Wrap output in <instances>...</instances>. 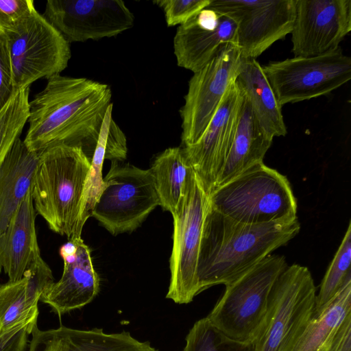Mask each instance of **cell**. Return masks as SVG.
Here are the masks:
<instances>
[{
    "label": "cell",
    "instance_id": "19",
    "mask_svg": "<svg viewBox=\"0 0 351 351\" xmlns=\"http://www.w3.org/2000/svg\"><path fill=\"white\" fill-rule=\"evenodd\" d=\"M53 282L50 267L40 258L21 279L0 285V335L19 325L37 322L38 302Z\"/></svg>",
    "mask_w": 351,
    "mask_h": 351
},
{
    "label": "cell",
    "instance_id": "10",
    "mask_svg": "<svg viewBox=\"0 0 351 351\" xmlns=\"http://www.w3.org/2000/svg\"><path fill=\"white\" fill-rule=\"evenodd\" d=\"M279 104L330 94L351 79V58L341 49L310 57H294L262 66Z\"/></svg>",
    "mask_w": 351,
    "mask_h": 351
},
{
    "label": "cell",
    "instance_id": "3",
    "mask_svg": "<svg viewBox=\"0 0 351 351\" xmlns=\"http://www.w3.org/2000/svg\"><path fill=\"white\" fill-rule=\"evenodd\" d=\"M91 161L82 149L58 144L39 153L32 185L36 214L56 233L69 240L81 238L84 198Z\"/></svg>",
    "mask_w": 351,
    "mask_h": 351
},
{
    "label": "cell",
    "instance_id": "13",
    "mask_svg": "<svg viewBox=\"0 0 351 351\" xmlns=\"http://www.w3.org/2000/svg\"><path fill=\"white\" fill-rule=\"evenodd\" d=\"M42 16L69 43L113 37L134 24L121 0H48Z\"/></svg>",
    "mask_w": 351,
    "mask_h": 351
},
{
    "label": "cell",
    "instance_id": "29",
    "mask_svg": "<svg viewBox=\"0 0 351 351\" xmlns=\"http://www.w3.org/2000/svg\"><path fill=\"white\" fill-rule=\"evenodd\" d=\"M113 104L108 107L103 121L99 139L91 159L90 171L84 198V217L91 216L93 207L104 185L102 167L106 160V149L108 134L116 123L112 118Z\"/></svg>",
    "mask_w": 351,
    "mask_h": 351
},
{
    "label": "cell",
    "instance_id": "17",
    "mask_svg": "<svg viewBox=\"0 0 351 351\" xmlns=\"http://www.w3.org/2000/svg\"><path fill=\"white\" fill-rule=\"evenodd\" d=\"M237 24L207 6L177 27L173 53L178 66L195 73L228 43H236Z\"/></svg>",
    "mask_w": 351,
    "mask_h": 351
},
{
    "label": "cell",
    "instance_id": "28",
    "mask_svg": "<svg viewBox=\"0 0 351 351\" xmlns=\"http://www.w3.org/2000/svg\"><path fill=\"white\" fill-rule=\"evenodd\" d=\"M185 340L182 351H255L253 342L229 337L214 326L207 317L193 324Z\"/></svg>",
    "mask_w": 351,
    "mask_h": 351
},
{
    "label": "cell",
    "instance_id": "16",
    "mask_svg": "<svg viewBox=\"0 0 351 351\" xmlns=\"http://www.w3.org/2000/svg\"><path fill=\"white\" fill-rule=\"evenodd\" d=\"M63 273L43 293L40 301L60 317L90 302L99 291V278L94 269L90 250L82 238L69 240L60 249Z\"/></svg>",
    "mask_w": 351,
    "mask_h": 351
},
{
    "label": "cell",
    "instance_id": "4",
    "mask_svg": "<svg viewBox=\"0 0 351 351\" xmlns=\"http://www.w3.org/2000/svg\"><path fill=\"white\" fill-rule=\"evenodd\" d=\"M208 199L211 208L241 223L298 219L297 201L287 177L263 162L215 188Z\"/></svg>",
    "mask_w": 351,
    "mask_h": 351
},
{
    "label": "cell",
    "instance_id": "20",
    "mask_svg": "<svg viewBox=\"0 0 351 351\" xmlns=\"http://www.w3.org/2000/svg\"><path fill=\"white\" fill-rule=\"evenodd\" d=\"M32 188L0 234V272L9 280L21 279L41 257L37 241Z\"/></svg>",
    "mask_w": 351,
    "mask_h": 351
},
{
    "label": "cell",
    "instance_id": "18",
    "mask_svg": "<svg viewBox=\"0 0 351 351\" xmlns=\"http://www.w3.org/2000/svg\"><path fill=\"white\" fill-rule=\"evenodd\" d=\"M27 351H158L149 341L134 338L130 332L106 333L102 328L81 330L60 326L31 333Z\"/></svg>",
    "mask_w": 351,
    "mask_h": 351
},
{
    "label": "cell",
    "instance_id": "8",
    "mask_svg": "<svg viewBox=\"0 0 351 351\" xmlns=\"http://www.w3.org/2000/svg\"><path fill=\"white\" fill-rule=\"evenodd\" d=\"M209 206L205 192L192 169L173 219L170 283L166 298L182 304L198 295L197 267L205 216Z\"/></svg>",
    "mask_w": 351,
    "mask_h": 351
},
{
    "label": "cell",
    "instance_id": "7",
    "mask_svg": "<svg viewBox=\"0 0 351 351\" xmlns=\"http://www.w3.org/2000/svg\"><path fill=\"white\" fill-rule=\"evenodd\" d=\"M111 162L91 216L115 236L137 229L160 202L150 169Z\"/></svg>",
    "mask_w": 351,
    "mask_h": 351
},
{
    "label": "cell",
    "instance_id": "27",
    "mask_svg": "<svg viewBox=\"0 0 351 351\" xmlns=\"http://www.w3.org/2000/svg\"><path fill=\"white\" fill-rule=\"evenodd\" d=\"M29 88L16 90L0 110V165L23 131L29 117Z\"/></svg>",
    "mask_w": 351,
    "mask_h": 351
},
{
    "label": "cell",
    "instance_id": "30",
    "mask_svg": "<svg viewBox=\"0 0 351 351\" xmlns=\"http://www.w3.org/2000/svg\"><path fill=\"white\" fill-rule=\"evenodd\" d=\"M211 0H157L153 3L164 12L167 26L181 25L202 10L206 8Z\"/></svg>",
    "mask_w": 351,
    "mask_h": 351
},
{
    "label": "cell",
    "instance_id": "31",
    "mask_svg": "<svg viewBox=\"0 0 351 351\" xmlns=\"http://www.w3.org/2000/svg\"><path fill=\"white\" fill-rule=\"evenodd\" d=\"M35 10L32 0H0V36L14 32Z\"/></svg>",
    "mask_w": 351,
    "mask_h": 351
},
{
    "label": "cell",
    "instance_id": "32",
    "mask_svg": "<svg viewBox=\"0 0 351 351\" xmlns=\"http://www.w3.org/2000/svg\"><path fill=\"white\" fill-rule=\"evenodd\" d=\"M16 91L7 42L0 36V110Z\"/></svg>",
    "mask_w": 351,
    "mask_h": 351
},
{
    "label": "cell",
    "instance_id": "25",
    "mask_svg": "<svg viewBox=\"0 0 351 351\" xmlns=\"http://www.w3.org/2000/svg\"><path fill=\"white\" fill-rule=\"evenodd\" d=\"M351 313V278L318 315H313L291 351H321Z\"/></svg>",
    "mask_w": 351,
    "mask_h": 351
},
{
    "label": "cell",
    "instance_id": "22",
    "mask_svg": "<svg viewBox=\"0 0 351 351\" xmlns=\"http://www.w3.org/2000/svg\"><path fill=\"white\" fill-rule=\"evenodd\" d=\"M272 141L261 128L244 96L231 147L215 188L263 162Z\"/></svg>",
    "mask_w": 351,
    "mask_h": 351
},
{
    "label": "cell",
    "instance_id": "5",
    "mask_svg": "<svg viewBox=\"0 0 351 351\" xmlns=\"http://www.w3.org/2000/svg\"><path fill=\"white\" fill-rule=\"evenodd\" d=\"M287 266L285 256L269 254L225 285L208 319L229 337L253 342L264 323L274 285Z\"/></svg>",
    "mask_w": 351,
    "mask_h": 351
},
{
    "label": "cell",
    "instance_id": "15",
    "mask_svg": "<svg viewBox=\"0 0 351 351\" xmlns=\"http://www.w3.org/2000/svg\"><path fill=\"white\" fill-rule=\"evenodd\" d=\"M350 31V0H296L291 32L294 57L335 51Z\"/></svg>",
    "mask_w": 351,
    "mask_h": 351
},
{
    "label": "cell",
    "instance_id": "21",
    "mask_svg": "<svg viewBox=\"0 0 351 351\" xmlns=\"http://www.w3.org/2000/svg\"><path fill=\"white\" fill-rule=\"evenodd\" d=\"M38 159L19 138L0 165V234L31 189Z\"/></svg>",
    "mask_w": 351,
    "mask_h": 351
},
{
    "label": "cell",
    "instance_id": "2",
    "mask_svg": "<svg viewBox=\"0 0 351 351\" xmlns=\"http://www.w3.org/2000/svg\"><path fill=\"white\" fill-rule=\"evenodd\" d=\"M300 230L298 219L250 224L230 219L208 206L199 252L198 294L227 285L250 269Z\"/></svg>",
    "mask_w": 351,
    "mask_h": 351
},
{
    "label": "cell",
    "instance_id": "12",
    "mask_svg": "<svg viewBox=\"0 0 351 351\" xmlns=\"http://www.w3.org/2000/svg\"><path fill=\"white\" fill-rule=\"evenodd\" d=\"M296 0H211L209 8L237 24L235 45L244 59H256L291 34Z\"/></svg>",
    "mask_w": 351,
    "mask_h": 351
},
{
    "label": "cell",
    "instance_id": "1",
    "mask_svg": "<svg viewBox=\"0 0 351 351\" xmlns=\"http://www.w3.org/2000/svg\"><path fill=\"white\" fill-rule=\"evenodd\" d=\"M112 97L106 84L61 75L49 77L29 103L24 143L37 153L58 144L79 147L91 161Z\"/></svg>",
    "mask_w": 351,
    "mask_h": 351
},
{
    "label": "cell",
    "instance_id": "34",
    "mask_svg": "<svg viewBox=\"0 0 351 351\" xmlns=\"http://www.w3.org/2000/svg\"><path fill=\"white\" fill-rule=\"evenodd\" d=\"M321 351H351V313L346 316Z\"/></svg>",
    "mask_w": 351,
    "mask_h": 351
},
{
    "label": "cell",
    "instance_id": "26",
    "mask_svg": "<svg viewBox=\"0 0 351 351\" xmlns=\"http://www.w3.org/2000/svg\"><path fill=\"white\" fill-rule=\"evenodd\" d=\"M351 224L348 223L342 241L320 285L313 315L321 313L351 278Z\"/></svg>",
    "mask_w": 351,
    "mask_h": 351
},
{
    "label": "cell",
    "instance_id": "23",
    "mask_svg": "<svg viewBox=\"0 0 351 351\" xmlns=\"http://www.w3.org/2000/svg\"><path fill=\"white\" fill-rule=\"evenodd\" d=\"M236 83L243 91L258 124L274 138L287 134V128L278 102L262 66L256 59H244Z\"/></svg>",
    "mask_w": 351,
    "mask_h": 351
},
{
    "label": "cell",
    "instance_id": "33",
    "mask_svg": "<svg viewBox=\"0 0 351 351\" xmlns=\"http://www.w3.org/2000/svg\"><path fill=\"white\" fill-rule=\"evenodd\" d=\"M36 326L37 322L21 324L0 335V351H27Z\"/></svg>",
    "mask_w": 351,
    "mask_h": 351
},
{
    "label": "cell",
    "instance_id": "9",
    "mask_svg": "<svg viewBox=\"0 0 351 351\" xmlns=\"http://www.w3.org/2000/svg\"><path fill=\"white\" fill-rule=\"evenodd\" d=\"M3 38L16 90L38 79L60 75L71 57L70 43L36 10Z\"/></svg>",
    "mask_w": 351,
    "mask_h": 351
},
{
    "label": "cell",
    "instance_id": "6",
    "mask_svg": "<svg viewBox=\"0 0 351 351\" xmlns=\"http://www.w3.org/2000/svg\"><path fill=\"white\" fill-rule=\"evenodd\" d=\"M316 287L304 266H287L270 293L264 323L253 341L255 351H291L311 319Z\"/></svg>",
    "mask_w": 351,
    "mask_h": 351
},
{
    "label": "cell",
    "instance_id": "14",
    "mask_svg": "<svg viewBox=\"0 0 351 351\" xmlns=\"http://www.w3.org/2000/svg\"><path fill=\"white\" fill-rule=\"evenodd\" d=\"M244 99L243 91L233 82L199 139L182 147L186 160L209 195L228 155Z\"/></svg>",
    "mask_w": 351,
    "mask_h": 351
},
{
    "label": "cell",
    "instance_id": "11",
    "mask_svg": "<svg viewBox=\"0 0 351 351\" xmlns=\"http://www.w3.org/2000/svg\"><path fill=\"white\" fill-rule=\"evenodd\" d=\"M243 60L238 47L228 43L193 73L180 110L183 147L194 144L202 136L228 88L236 81Z\"/></svg>",
    "mask_w": 351,
    "mask_h": 351
},
{
    "label": "cell",
    "instance_id": "24",
    "mask_svg": "<svg viewBox=\"0 0 351 351\" xmlns=\"http://www.w3.org/2000/svg\"><path fill=\"white\" fill-rule=\"evenodd\" d=\"M150 170L154 176L160 206L173 215L184 194L192 170L182 147H169L154 160Z\"/></svg>",
    "mask_w": 351,
    "mask_h": 351
}]
</instances>
